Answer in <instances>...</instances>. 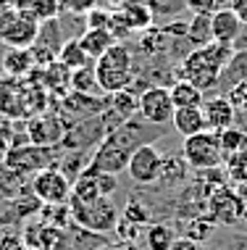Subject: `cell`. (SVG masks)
Returning <instances> with one entry per match:
<instances>
[{
    "label": "cell",
    "mask_w": 247,
    "mask_h": 250,
    "mask_svg": "<svg viewBox=\"0 0 247 250\" xmlns=\"http://www.w3.org/2000/svg\"><path fill=\"white\" fill-rule=\"evenodd\" d=\"M152 124L139 119H129L124 124H118L113 132H108L103 140L97 143L95 153L90 158V168L103 174H121L126 171V164H129L132 153L137 150L139 145H148L155 140V134H148Z\"/></svg>",
    "instance_id": "cell-1"
},
{
    "label": "cell",
    "mask_w": 247,
    "mask_h": 250,
    "mask_svg": "<svg viewBox=\"0 0 247 250\" xmlns=\"http://www.w3.org/2000/svg\"><path fill=\"white\" fill-rule=\"evenodd\" d=\"M231 58H234V48L231 45H221V42H213L210 40V42L200 45L192 53H187L179 74L190 84H195L197 90L208 92L221 84V77H224Z\"/></svg>",
    "instance_id": "cell-2"
},
{
    "label": "cell",
    "mask_w": 247,
    "mask_h": 250,
    "mask_svg": "<svg viewBox=\"0 0 247 250\" xmlns=\"http://www.w3.org/2000/svg\"><path fill=\"white\" fill-rule=\"evenodd\" d=\"M92 71H95V82L103 92L116 95V92L126 90L134 79V58L126 45L116 42L108 48L100 58L92 61Z\"/></svg>",
    "instance_id": "cell-3"
},
{
    "label": "cell",
    "mask_w": 247,
    "mask_h": 250,
    "mask_svg": "<svg viewBox=\"0 0 247 250\" xmlns=\"http://www.w3.org/2000/svg\"><path fill=\"white\" fill-rule=\"evenodd\" d=\"M69 211H71V224L90 234H111L116 229L118 219H121V211L113 203V198H97L92 203L69 200Z\"/></svg>",
    "instance_id": "cell-4"
},
{
    "label": "cell",
    "mask_w": 247,
    "mask_h": 250,
    "mask_svg": "<svg viewBox=\"0 0 247 250\" xmlns=\"http://www.w3.org/2000/svg\"><path fill=\"white\" fill-rule=\"evenodd\" d=\"M39 21L32 11H0V42L8 48H32L39 40Z\"/></svg>",
    "instance_id": "cell-5"
},
{
    "label": "cell",
    "mask_w": 247,
    "mask_h": 250,
    "mask_svg": "<svg viewBox=\"0 0 247 250\" xmlns=\"http://www.w3.org/2000/svg\"><path fill=\"white\" fill-rule=\"evenodd\" d=\"M58 150L56 147H48V145H32V143H24V145H16L11 147L8 155H5L3 166H8L11 171L21 174V177H35L37 171H45V168H53L58 164Z\"/></svg>",
    "instance_id": "cell-6"
},
{
    "label": "cell",
    "mask_w": 247,
    "mask_h": 250,
    "mask_svg": "<svg viewBox=\"0 0 247 250\" xmlns=\"http://www.w3.org/2000/svg\"><path fill=\"white\" fill-rule=\"evenodd\" d=\"M182 158L187 161V166L195 171H205V168H218L224 161L221 155V137L218 132L205 129L200 134H192L182 143Z\"/></svg>",
    "instance_id": "cell-7"
},
{
    "label": "cell",
    "mask_w": 247,
    "mask_h": 250,
    "mask_svg": "<svg viewBox=\"0 0 247 250\" xmlns=\"http://www.w3.org/2000/svg\"><path fill=\"white\" fill-rule=\"evenodd\" d=\"M163 171V153L158 145H139L132 153L129 164H126V174L132 177V182L139 187H155Z\"/></svg>",
    "instance_id": "cell-8"
},
{
    "label": "cell",
    "mask_w": 247,
    "mask_h": 250,
    "mask_svg": "<svg viewBox=\"0 0 247 250\" xmlns=\"http://www.w3.org/2000/svg\"><path fill=\"white\" fill-rule=\"evenodd\" d=\"M205 216L216 227H231L237 221H242L245 208H242V200H239L234 187H229V185L216 187L208 195V200H205Z\"/></svg>",
    "instance_id": "cell-9"
},
{
    "label": "cell",
    "mask_w": 247,
    "mask_h": 250,
    "mask_svg": "<svg viewBox=\"0 0 247 250\" xmlns=\"http://www.w3.org/2000/svg\"><path fill=\"white\" fill-rule=\"evenodd\" d=\"M118 190V179L116 174H103L87 166L79 177L71 182V198L79 203H92L97 198H113V192Z\"/></svg>",
    "instance_id": "cell-10"
},
{
    "label": "cell",
    "mask_w": 247,
    "mask_h": 250,
    "mask_svg": "<svg viewBox=\"0 0 247 250\" xmlns=\"http://www.w3.org/2000/svg\"><path fill=\"white\" fill-rule=\"evenodd\" d=\"M29 190L42 206H63L71 198V182L53 166L29 177Z\"/></svg>",
    "instance_id": "cell-11"
},
{
    "label": "cell",
    "mask_w": 247,
    "mask_h": 250,
    "mask_svg": "<svg viewBox=\"0 0 247 250\" xmlns=\"http://www.w3.org/2000/svg\"><path fill=\"white\" fill-rule=\"evenodd\" d=\"M173 111H176V108H173V103H171L169 87L152 84L139 95V116H142V121H148V124H152V126L171 124Z\"/></svg>",
    "instance_id": "cell-12"
},
{
    "label": "cell",
    "mask_w": 247,
    "mask_h": 250,
    "mask_svg": "<svg viewBox=\"0 0 247 250\" xmlns=\"http://www.w3.org/2000/svg\"><path fill=\"white\" fill-rule=\"evenodd\" d=\"M66 129H69V126H66V121L39 113V116H32L29 121H26V129L24 132H26V140H29L32 145L56 147V145H61Z\"/></svg>",
    "instance_id": "cell-13"
},
{
    "label": "cell",
    "mask_w": 247,
    "mask_h": 250,
    "mask_svg": "<svg viewBox=\"0 0 247 250\" xmlns=\"http://www.w3.org/2000/svg\"><path fill=\"white\" fill-rule=\"evenodd\" d=\"M203 113H205V121H208V129H213V132L231 129V126H234V121H237V108L231 105V100L226 98V95L205 98Z\"/></svg>",
    "instance_id": "cell-14"
},
{
    "label": "cell",
    "mask_w": 247,
    "mask_h": 250,
    "mask_svg": "<svg viewBox=\"0 0 247 250\" xmlns=\"http://www.w3.org/2000/svg\"><path fill=\"white\" fill-rule=\"evenodd\" d=\"M116 24L126 32H137V29H148L152 24V11L145 0H126L118 5V11L113 13Z\"/></svg>",
    "instance_id": "cell-15"
},
{
    "label": "cell",
    "mask_w": 247,
    "mask_h": 250,
    "mask_svg": "<svg viewBox=\"0 0 247 250\" xmlns=\"http://www.w3.org/2000/svg\"><path fill=\"white\" fill-rule=\"evenodd\" d=\"M239 35H242V21L234 16L231 8H218L216 13H210V37H213V42L231 45V48H234Z\"/></svg>",
    "instance_id": "cell-16"
},
{
    "label": "cell",
    "mask_w": 247,
    "mask_h": 250,
    "mask_svg": "<svg viewBox=\"0 0 247 250\" xmlns=\"http://www.w3.org/2000/svg\"><path fill=\"white\" fill-rule=\"evenodd\" d=\"M37 69L32 48H8L3 56V71L11 79H24Z\"/></svg>",
    "instance_id": "cell-17"
},
{
    "label": "cell",
    "mask_w": 247,
    "mask_h": 250,
    "mask_svg": "<svg viewBox=\"0 0 247 250\" xmlns=\"http://www.w3.org/2000/svg\"><path fill=\"white\" fill-rule=\"evenodd\" d=\"M171 126L187 140L192 134H200L208 129V121H205L203 108H176L173 119H171Z\"/></svg>",
    "instance_id": "cell-18"
},
{
    "label": "cell",
    "mask_w": 247,
    "mask_h": 250,
    "mask_svg": "<svg viewBox=\"0 0 247 250\" xmlns=\"http://www.w3.org/2000/svg\"><path fill=\"white\" fill-rule=\"evenodd\" d=\"M32 74H37V79H39V87H45V90H56L58 95H63V90L66 87H71V71L66 69V66L61 63V61H50L45 69H35Z\"/></svg>",
    "instance_id": "cell-19"
},
{
    "label": "cell",
    "mask_w": 247,
    "mask_h": 250,
    "mask_svg": "<svg viewBox=\"0 0 247 250\" xmlns=\"http://www.w3.org/2000/svg\"><path fill=\"white\" fill-rule=\"evenodd\" d=\"M171 92V103L173 108H203L205 103V92L197 90L195 84H190L187 79H179L169 87Z\"/></svg>",
    "instance_id": "cell-20"
},
{
    "label": "cell",
    "mask_w": 247,
    "mask_h": 250,
    "mask_svg": "<svg viewBox=\"0 0 247 250\" xmlns=\"http://www.w3.org/2000/svg\"><path fill=\"white\" fill-rule=\"evenodd\" d=\"M187 161L182 158V153H163V171L158 179V187H179L187 179Z\"/></svg>",
    "instance_id": "cell-21"
},
{
    "label": "cell",
    "mask_w": 247,
    "mask_h": 250,
    "mask_svg": "<svg viewBox=\"0 0 247 250\" xmlns=\"http://www.w3.org/2000/svg\"><path fill=\"white\" fill-rule=\"evenodd\" d=\"M116 42H118V40L113 37L108 29H87L84 35L79 37V45H82V50H84V53H87V56H90L92 61L100 58L105 50L113 48Z\"/></svg>",
    "instance_id": "cell-22"
},
{
    "label": "cell",
    "mask_w": 247,
    "mask_h": 250,
    "mask_svg": "<svg viewBox=\"0 0 247 250\" xmlns=\"http://www.w3.org/2000/svg\"><path fill=\"white\" fill-rule=\"evenodd\" d=\"M176 240V232L169 221H152L145 229V248L148 250H169Z\"/></svg>",
    "instance_id": "cell-23"
},
{
    "label": "cell",
    "mask_w": 247,
    "mask_h": 250,
    "mask_svg": "<svg viewBox=\"0 0 247 250\" xmlns=\"http://www.w3.org/2000/svg\"><path fill=\"white\" fill-rule=\"evenodd\" d=\"M29 190V179L0 164V203H8Z\"/></svg>",
    "instance_id": "cell-24"
},
{
    "label": "cell",
    "mask_w": 247,
    "mask_h": 250,
    "mask_svg": "<svg viewBox=\"0 0 247 250\" xmlns=\"http://www.w3.org/2000/svg\"><path fill=\"white\" fill-rule=\"evenodd\" d=\"M90 158H92V155L87 153V150H66V155H61V158H58L56 168H58V171H61L69 182H74L79 174H82L84 168L90 166Z\"/></svg>",
    "instance_id": "cell-25"
},
{
    "label": "cell",
    "mask_w": 247,
    "mask_h": 250,
    "mask_svg": "<svg viewBox=\"0 0 247 250\" xmlns=\"http://www.w3.org/2000/svg\"><path fill=\"white\" fill-rule=\"evenodd\" d=\"M121 219L142 229V227L152 224V211H150V206L142 198L137 200V195H132V198L126 200V206L121 208Z\"/></svg>",
    "instance_id": "cell-26"
},
{
    "label": "cell",
    "mask_w": 247,
    "mask_h": 250,
    "mask_svg": "<svg viewBox=\"0 0 247 250\" xmlns=\"http://www.w3.org/2000/svg\"><path fill=\"white\" fill-rule=\"evenodd\" d=\"M58 61H61V63H63L69 71L84 69V66H90V63H92V58L82 50L79 40H69V42H63V45H61V50H58Z\"/></svg>",
    "instance_id": "cell-27"
},
{
    "label": "cell",
    "mask_w": 247,
    "mask_h": 250,
    "mask_svg": "<svg viewBox=\"0 0 247 250\" xmlns=\"http://www.w3.org/2000/svg\"><path fill=\"white\" fill-rule=\"evenodd\" d=\"M111 111L116 113L121 121L134 119L137 113H139V95H134L129 87L121 90V92H116V95H113V103H111Z\"/></svg>",
    "instance_id": "cell-28"
},
{
    "label": "cell",
    "mask_w": 247,
    "mask_h": 250,
    "mask_svg": "<svg viewBox=\"0 0 247 250\" xmlns=\"http://www.w3.org/2000/svg\"><path fill=\"white\" fill-rule=\"evenodd\" d=\"M39 221L48 224V227H56V229L74 227V224H71L69 203H63V206H42V208H39Z\"/></svg>",
    "instance_id": "cell-29"
},
{
    "label": "cell",
    "mask_w": 247,
    "mask_h": 250,
    "mask_svg": "<svg viewBox=\"0 0 247 250\" xmlns=\"http://www.w3.org/2000/svg\"><path fill=\"white\" fill-rule=\"evenodd\" d=\"M187 40H190L195 48H200V45L210 42V16L208 13H195V19H192L190 29H187Z\"/></svg>",
    "instance_id": "cell-30"
},
{
    "label": "cell",
    "mask_w": 247,
    "mask_h": 250,
    "mask_svg": "<svg viewBox=\"0 0 247 250\" xmlns=\"http://www.w3.org/2000/svg\"><path fill=\"white\" fill-rule=\"evenodd\" d=\"M187 224H190V227L184 229L182 237H190V240L200 242V245H203V240H208L210 234L216 232V224H213L208 216H192V219L187 221Z\"/></svg>",
    "instance_id": "cell-31"
},
{
    "label": "cell",
    "mask_w": 247,
    "mask_h": 250,
    "mask_svg": "<svg viewBox=\"0 0 247 250\" xmlns=\"http://www.w3.org/2000/svg\"><path fill=\"white\" fill-rule=\"evenodd\" d=\"M71 87H74L76 92H82V95H90V92L95 90L97 82H95V71H92V63L84 66V69L71 71Z\"/></svg>",
    "instance_id": "cell-32"
},
{
    "label": "cell",
    "mask_w": 247,
    "mask_h": 250,
    "mask_svg": "<svg viewBox=\"0 0 247 250\" xmlns=\"http://www.w3.org/2000/svg\"><path fill=\"white\" fill-rule=\"evenodd\" d=\"M87 29H113V13L108 11H100V8H92L87 13Z\"/></svg>",
    "instance_id": "cell-33"
},
{
    "label": "cell",
    "mask_w": 247,
    "mask_h": 250,
    "mask_svg": "<svg viewBox=\"0 0 247 250\" xmlns=\"http://www.w3.org/2000/svg\"><path fill=\"white\" fill-rule=\"evenodd\" d=\"M113 232L118 234V242H137V234H139V227L134 224H129V221H124V219H118V224Z\"/></svg>",
    "instance_id": "cell-34"
},
{
    "label": "cell",
    "mask_w": 247,
    "mask_h": 250,
    "mask_svg": "<svg viewBox=\"0 0 247 250\" xmlns=\"http://www.w3.org/2000/svg\"><path fill=\"white\" fill-rule=\"evenodd\" d=\"M187 8H190L192 13H216L218 11V0H184Z\"/></svg>",
    "instance_id": "cell-35"
},
{
    "label": "cell",
    "mask_w": 247,
    "mask_h": 250,
    "mask_svg": "<svg viewBox=\"0 0 247 250\" xmlns=\"http://www.w3.org/2000/svg\"><path fill=\"white\" fill-rule=\"evenodd\" d=\"M0 250H26L21 234H13V232H3L0 237Z\"/></svg>",
    "instance_id": "cell-36"
},
{
    "label": "cell",
    "mask_w": 247,
    "mask_h": 250,
    "mask_svg": "<svg viewBox=\"0 0 247 250\" xmlns=\"http://www.w3.org/2000/svg\"><path fill=\"white\" fill-rule=\"evenodd\" d=\"M97 5V0H66V8L74 13H90Z\"/></svg>",
    "instance_id": "cell-37"
},
{
    "label": "cell",
    "mask_w": 247,
    "mask_h": 250,
    "mask_svg": "<svg viewBox=\"0 0 247 250\" xmlns=\"http://www.w3.org/2000/svg\"><path fill=\"white\" fill-rule=\"evenodd\" d=\"M169 250H205V248L200 245V242L190 240V237H176V240H173V245H171Z\"/></svg>",
    "instance_id": "cell-38"
},
{
    "label": "cell",
    "mask_w": 247,
    "mask_h": 250,
    "mask_svg": "<svg viewBox=\"0 0 247 250\" xmlns=\"http://www.w3.org/2000/svg\"><path fill=\"white\" fill-rule=\"evenodd\" d=\"M229 8L234 11V16L242 21V26H247V0H231Z\"/></svg>",
    "instance_id": "cell-39"
},
{
    "label": "cell",
    "mask_w": 247,
    "mask_h": 250,
    "mask_svg": "<svg viewBox=\"0 0 247 250\" xmlns=\"http://www.w3.org/2000/svg\"><path fill=\"white\" fill-rule=\"evenodd\" d=\"M8 150H11V140L5 137L3 132H0V164L5 161V155H8Z\"/></svg>",
    "instance_id": "cell-40"
},
{
    "label": "cell",
    "mask_w": 247,
    "mask_h": 250,
    "mask_svg": "<svg viewBox=\"0 0 247 250\" xmlns=\"http://www.w3.org/2000/svg\"><path fill=\"white\" fill-rule=\"evenodd\" d=\"M116 250H139V245L137 242H118Z\"/></svg>",
    "instance_id": "cell-41"
},
{
    "label": "cell",
    "mask_w": 247,
    "mask_h": 250,
    "mask_svg": "<svg viewBox=\"0 0 247 250\" xmlns=\"http://www.w3.org/2000/svg\"><path fill=\"white\" fill-rule=\"evenodd\" d=\"M108 3H111V5H116V8H118L121 3H126V0H108Z\"/></svg>",
    "instance_id": "cell-42"
},
{
    "label": "cell",
    "mask_w": 247,
    "mask_h": 250,
    "mask_svg": "<svg viewBox=\"0 0 247 250\" xmlns=\"http://www.w3.org/2000/svg\"><path fill=\"white\" fill-rule=\"evenodd\" d=\"M97 250H116V245H105V248H97Z\"/></svg>",
    "instance_id": "cell-43"
},
{
    "label": "cell",
    "mask_w": 247,
    "mask_h": 250,
    "mask_svg": "<svg viewBox=\"0 0 247 250\" xmlns=\"http://www.w3.org/2000/svg\"><path fill=\"white\" fill-rule=\"evenodd\" d=\"M245 108H247V105H245Z\"/></svg>",
    "instance_id": "cell-44"
}]
</instances>
